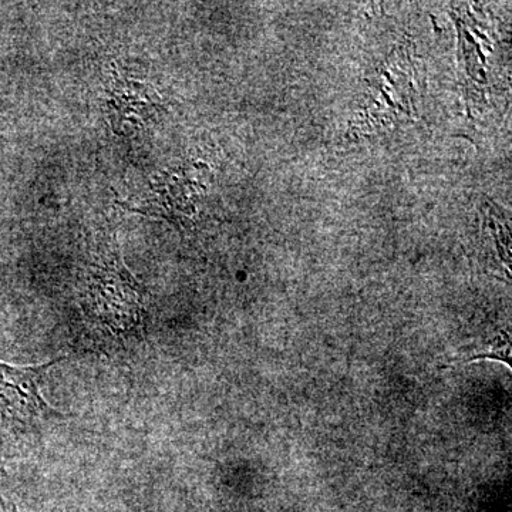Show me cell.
Masks as SVG:
<instances>
[{
    "label": "cell",
    "mask_w": 512,
    "mask_h": 512,
    "mask_svg": "<svg viewBox=\"0 0 512 512\" xmlns=\"http://www.w3.org/2000/svg\"><path fill=\"white\" fill-rule=\"evenodd\" d=\"M86 311L93 322L113 333L126 336L143 320V293L120 258L101 262L90 274Z\"/></svg>",
    "instance_id": "1"
},
{
    "label": "cell",
    "mask_w": 512,
    "mask_h": 512,
    "mask_svg": "<svg viewBox=\"0 0 512 512\" xmlns=\"http://www.w3.org/2000/svg\"><path fill=\"white\" fill-rule=\"evenodd\" d=\"M59 360L62 359L37 366H13L0 362V419L26 426L62 416L43 399L40 390L46 373Z\"/></svg>",
    "instance_id": "2"
},
{
    "label": "cell",
    "mask_w": 512,
    "mask_h": 512,
    "mask_svg": "<svg viewBox=\"0 0 512 512\" xmlns=\"http://www.w3.org/2000/svg\"><path fill=\"white\" fill-rule=\"evenodd\" d=\"M12 508L6 507L5 503H3L2 497H0V512H10Z\"/></svg>",
    "instance_id": "3"
},
{
    "label": "cell",
    "mask_w": 512,
    "mask_h": 512,
    "mask_svg": "<svg viewBox=\"0 0 512 512\" xmlns=\"http://www.w3.org/2000/svg\"><path fill=\"white\" fill-rule=\"evenodd\" d=\"M10 512H19V511H18V510H16V508H13V507H12V511H10Z\"/></svg>",
    "instance_id": "4"
}]
</instances>
